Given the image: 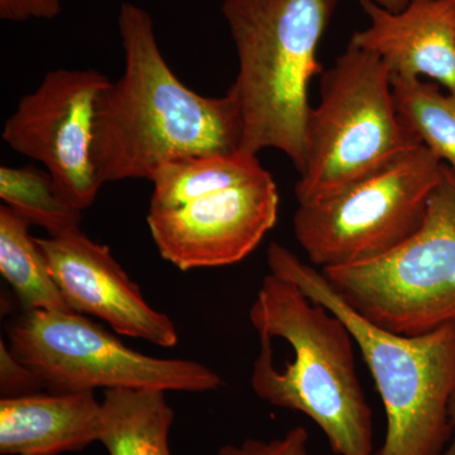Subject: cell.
Returning a JSON list of instances; mask_svg holds the SVG:
<instances>
[{"label": "cell", "mask_w": 455, "mask_h": 455, "mask_svg": "<svg viewBox=\"0 0 455 455\" xmlns=\"http://www.w3.org/2000/svg\"><path fill=\"white\" fill-rule=\"evenodd\" d=\"M359 3L370 25L349 44L379 56L392 76L431 80L455 94V0H411L398 13Z\"/></svg>", "instance_id": "12"}, {"label": "cell", "mask_w": 455, "mask_h": 455, "mask_svg": "<svg viewBox=\"0 0 455 455\" xmlns=\"http://www.w3.org/2000/svg\"><path fill=\"white\" fill-rule=\"evenodd\" d=\"M7 335L13 355L51 392L131 388L199 394L223 386L220 374L203 363L143 355L74 311H23L8 324Z\"/></svg>", "instance_id": "8"}, {"label": "cell", "mask_w": 455, "mask_h": 455, "mask_svg": "<svg viewBox=\"0 0 455 455\" xmlns=\"http://www.w3.org/2000/svg\"><path fill=\"white\" fill-rule=\"evenodd\" d=\"M338 0H224L238 56L228 90L242 123L241 151L283 152L304 166L311 80L323 74L317 50Z\"/></svg>", "instance_id": "3"}, {"label": "cell", "mask_w": 455, "mask_h": 455, "mask_svg": "<svg viewBox=\"0 0 455 455\" xmlns=\"http://www.w3.org/2000/svg\"><path fill=\"white\" fill-rule=\"evenodd\" d=\"M250 320L259 339L251 377L254 394L311 419L335 455H376L372 410L355 370V341L341 319L269 272Z\"/></svg>", "instance_id": "2"}, {"label": "cell", "mask_w": 455, "mask_h": 455, "mask_svg": "<svg viewBox=\"0 0 455 455\" xmlns=\"http://www.w3.org/2000/svg\"><path fill=\"white\" fill-rule=\"evenodd\" d=\"M124 71L99 98L92 160L99 184L151 181L164 164L241 151L232 98L203 97L172 73L145 9L123 3L118 16Z\"/></svg>", "instance_id": "1"}, {"label": "cell", "mask_w": 455, "mask_h": 455, "mask_svg": "<svg viewBox=\"0 0 455 455\" xmlns=\"http://www.w3.org/2000/svg\"><path fill=\"white\" fill-rule=\"evenodd\" d=\"M372 2L386 11L398 13V12L403 11L411 0H372Z\"/></svg>", "instance_id": "23"}, {"label": "cell", "mask_w": 455, "mask_h": 455, "mask_svg": "<svg viewBox=\"0 0 455 455\" xmlns=\"http://www.w3.org/2000/svg\"><path fill=\"white\" fill-rule=\"evenodd\" d=\"M0 199L27 223L44 228L49 236L80 228L83 212L61 196L47 171L0 167Z\"/></svg>", "instance_id": "18"}, {"label": "cell", "mask_w": 455, "mask_h": 455, "mask_svg": "<svg viewBox=\"0 0 455 455\" xmlns=\"http://www.w3.org/2000/svg\"><path fill=\"white\" fill-rule=\"evenodd\" d=\"M449 420H451V435L447 448L444 449L442 455H455V392L449 403Z\"/></svg>", "instance_id": "22"}, {"label": "cell", "mask_w": 455, "mask_h": 455, "mask_svg": "<svg viewBox=\"0 0 455 455\" xmlns=\"http://www.w3.org/2000/svg\"><path fill=\"white\" fill-rule=\"evenodd\" d=\"M37 242L74 313L98 317L116 334L163 348L179 343L175 323L148 304L109 247L92 241L80 228L66 235L37 238Z\"/></svg>", "instance_id": "11"}, {"label": "cell", "mask_w": 455, "mask_h": 455, "mask_svg": "<svg viewBox=\"0 0 455 455\" xmlns=\"http://www.w3.org/2000/svg\"><path fill=\"white\" fill-rule=\"evenodd\" d=\"M276 182L259 176L171 211L148 212L147 226L158 253L180 271L235 265L256 250L275 227Z\"/></svg>", "instance_id": "10"}, {"label": "cell", "mask_w": 455, "mask_h": 455, "mask_svg": "<svg viewBox=\"0 0 455 455\" xmlns=\"http://www.w3.org/2000/svg\"><path fill=\"white\" fill-rule=\"evenodd\" d=\"M99 443L109 455H172L175 412L160 390H106Z\"/></svg>", "instance_id": "14"}, {"label": "cell", "mask_w": 455, "mask_h": 455, "mask_svg": "<svg viewBox=\"0 0 455 455\" xmlns=\"http://www.w3.org/2000/svg\"><path fill=\"white\" fill-rule=\"evenodd\" d=\"M257 156L238 151L196 156L164 164L151 179L148 212L171 211L199 197L236 187L265 172Z\"/></svg>", "instance_id": "15"}, {"label": "cell", "mask_w": 455, "mask_h": 455, "mask_svg": "<svg viewBox=\"0 0 455 455\" xmlns=\"http://www.w3.org/2000/svg\"><path fill=\"white\" fill-rule=\"evenodd\" d=\"M443 163L424 145L334 196L302 204L293 232L313 266L366 262L390 252L423 224Z\"/></svg>", "instance_id": "7"}, {"label": "cell", "mask_w": 455, "mask_h": 455, "mask_svg": "<svg viewBox=\"0 0 455 455\" xmlns=\"http://www.w3.org/2000/svg\"><path fill=\"white\" fill-rule=\"evenodd\" d=\"M309 434L304 427H295L281 438L247 439L241 444H226L217 455H311L307 449Z\"/></svg>", "instance_id": "19"}, {"label": "cell", "mask_w": 455, "mask_h": 455, "mask_svg": "<svg viewBox=\"0 0 455 455\" xmlns=\"http://www.w3.org/2000/svg\"><path fill=\"white\" fill-rule=\"evenodd\" d=\"M103 405L94 392H33L0 400V454L60 455L99 442Z\"/></svg>", "instance_id": "13"}, {"label": "cell", "mask_w": 455, "mask_h": 455, "mask_svg": "<svg viewBox=\"0 0 455 455\" xmlns=\"http://www.w3.org/2000/svg\"><path fill=\"white\" fill-rule=\"evenodd\" d=\"M61 13V0H0V18L9 22L53 20Z\"/></svg>", "instance_id": "21"}, {"label": "cell", "mask_w": 455, "mask_h": 455, "mask_svg": "<svg viewBox=\"0 0 455 455\" xmlns=\"http://www.w3.org/2000/svg\"><path fill=\"white\" fill-rule=\"evenodd\" d=\"M109 79L97 70L49 71L9 116L3 140L18 154L40 161L57 190L79 211L101 185L92 160L95 110Z\"/></svg>", "instance_id": "9"}, {"label": "cell", "mask_w": 455, "mask_h": 455, "mask_svg": "<svg viewBox=\"0 0 455 455\" xmlns=\"http://www.w3.org/2000/svg\"><path fill=\"white\" fill-rule=\"evenodd\" d=\"M44 388L37 374L13 355L9 346L0 343V395L2 398L23 396Z\"/></svg>", "instance_id": "20"}, {"label": "cell", "mask_w": 455, "mask_h": 455, "mask_svg": "<svg viewBox=\"0 0 455 455\" xmlns=\"http://www.w3.org/2000/svg\"><path fill=\"white\" fill-rule=\"evenodd\" d=\"M267 265L349 329L385 407L386 435L376 455H442L451 435L455 326L414 337L394 333L353 309L320 269L283 245L269 244Z\"/></svg>", "instance_id": "4"}, {"label": "cell", "mask_w": 455, "mask_h": 455, "mask_svg": "<svg viewBox=\"0 0 455 455\" xmlns=\"http://www.w3.org/2000/svg\"><path fill=\"white\" fill-rule=\"evenodd\" d=\"M344 301L403 335L455 326V171L443 164L423 224L381 257L320 269Z\"/></svg>", "instance_id": "6"}, {"label": "cell", "mask_w": 455, "mask_h": 455, "mask_svg": "<svg viewBox=\"0 0 455 455\" xmlns=\"http://www.w3.org/2000/svg\"><path fill=\"white\" fill-rule=\"evenodd\" d=\"M401 119L421 145L455 171V94L425 79L392 76Z\"/></svg>", "instance_id": "17"}, {"label": "cell", "mask_w": 455, "mask_h": 455, "mask_svg": "<svg viewBox=\"0 0 455 455\" xmlns=\"http://www.w3.org/2000/svg\"><path fill=\"white\" fill-rule=\"evenodd\" d=\"M320 90L307 123L299 205L334 196L420 145L397 112L391 71L373 52L349 44L323 71Z\"/></svg>", "instance_id": "5"}, {"label": "cell", "mask_w": 455, "mask_h": 455, "mask_svg": "<svg viewBox=\"0 0 455 455\" xmlns=\"http://www.w3.org/2000/svg\"><path fill=\"white\" fill-rule=\"evenodd\" d=\"M31 224L0 206V274L25 311H73L51 275Z\"/></svg>", "instance_id": "16"}]
</instances>
